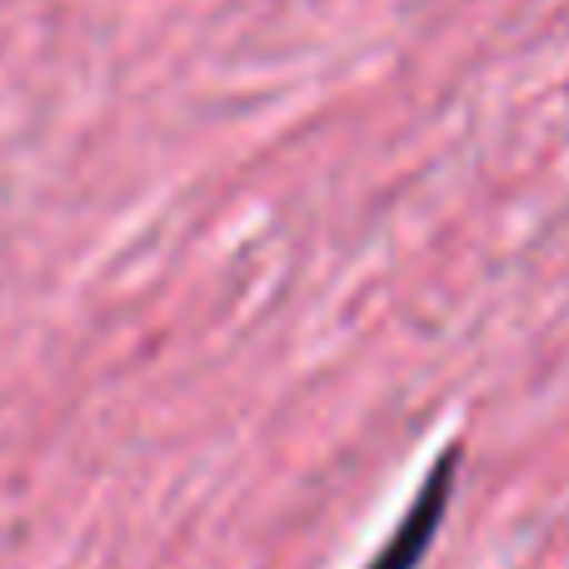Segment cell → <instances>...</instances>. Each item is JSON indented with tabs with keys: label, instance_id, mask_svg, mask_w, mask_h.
I'll list each match as a JSON object with an SVG mask.
<instances>
[{
	"label": "cell",
	"instance_id": "1",
	"mask_svg": "<svg viewBox=\"0 0 569 569\" xmlns=\"http://www.w3.org/2000/svg\"><path fill=\"white\" fill-rule=\"evenodd\" d=\"M455 480H460V450H440V460L430 465L425 485L415 490L410 510L400 515L390 540L380 545V555H375L365 569H420L425 555H430V545H435V535H440L445 515H450Z\"/></svg>",
	"mask_w": 569,
	"mask_h": 569
}]
</instances>
